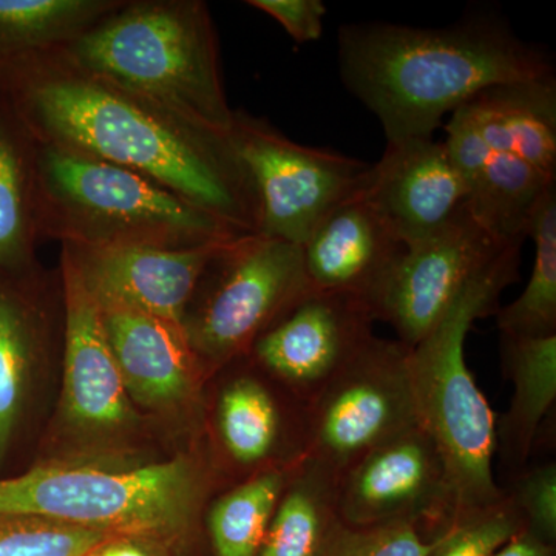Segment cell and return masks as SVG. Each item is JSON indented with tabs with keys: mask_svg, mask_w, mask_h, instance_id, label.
I'll list each match as a JSON object with an SVG mask.
<instances>
[{
	"mask_svg": "<svg viewBox=\"0 0 556 556\" xmlns=\"http://www.w3.org/2000/svg\"><path fill=\"white\" fill-rule=\"evenodd\" d=\"M506 244L490 236L464 207L437 233L405 248L367 300L372 317L391 325L399 342L415 348L464 285Z\"/></svg>",
	"mask_w": 556,
	"mask_h": 556,
	"instance_id": "obj_13",
	"label": "cell"
},
{
	"mask_svg": "<svg viewBox=\"0 0 556 556\" xmlns=\"http://www.w3.org/2000/svg\"><path fill=\"white\" fill-rule=\"evenodd\" d=\"M526 237L535 243L529 283L510 305L496 311L500 336L548 338L556 336V185L538 199Z\"/></svg>",
	"mask_w": 556,
	"mask_h": 556,
	"instance_id": "obj_26",
	"label": "cell"
},
{
	"mask_svg": "<svg viewBox=\"0 0 556 556\" xmlns=\"http://www.w3.org/2000/svg\"><path fill=\"white\" fill-rule=\"evenodd\" d=\"M3 68L14 112L38 144L137 172L241 236L258 232L257 195L230 135L161 112L80 68L60 49Z\"/></svg>",
	"mask_w": 556,
	"mask_h": 556,
	"instance_id": "obj_1",
	"label": "cell"
},
{
	"mask_svg": "<svg viewBox=\"0 0 556 556\" xmlns=\"http://www.w3.org/2000/svg\"><path fill=\"white\" fill-rule=\"evenodd\" d=\"M300 248L311 291L354 295L365 303L405 251L361 193L329 212Z\"/></svg>",
	"mask_w": 556,
	"mask_h": 556,
	"instance_id": "obj_18",
	"label": "cell"
},
{
	"mask_svg": "<svg viewBox=\"0 0 556 556\" xmlns=\"http://www.w3.org/2000/svg\"><path fill=\"white\" fill-rule=\"evenodd\" d=\"M124 0H0V64L58 50Z\"/></svg>",
	"mask_w": 556,
	"mask_h": 556,
	"instance_id": "obj_23",
	"label": "cell"
},
{
	"mask_svg": "<svg viewBox=\"0 0 556 556\" xmlns=\"http://www.w3.org/2000/svg\"><path fill=\"white\" fill-rule=\"evenodd\" d=\"M361 195L408 248L437 233L466 207L467 188L444 141L409 138L387 142Z\"/></svg>",
	"mask_w": 556,
	"mask_h": 556,
	"instance_id": "obj_17",
	"label": "cell"
},
{
	"mask_svg": "<svg viewBox=\"0 0 556 556\" xmlns=\"http://www.w3.org/2000/svg\"><path fill=\"white\" fill-rule=\"evenodd\" d=\"M338 519L354 529L419 525L442 533L453 522L447 464L422 427L371 450L339 479Z\"/></svg>",
	"mask_w": 556,
	"mask_h": 556,
	"instance_id": "obj_12",
	"label": "cell"
},
{
	"mask_svg": "<svg viewBox=\"0 0 556 556\" xmlns=\"http://www.w3.org/2000/svg\"><path fill=\"white\" fill-rule=\"evenodd\" d=\"M338 49L340 78L388 142L433 138L445 116L490 87L555 75L547 51L492 16L444 28L343 25Z\"/></svg>",
	"mask_w": 556,
	"mask_h": 556,
	"instance_id": "obj_2",
	"label": "cell"
},
{
	"mask_svg": "<svg viewBox=\"0 0 556 556\" xmlns=\"http://www.w3.org/2000/svg\"><path fill=\"white\" fill-rule=\"evenodd\" d=\"M105 83L179 121L230 135L217 31L201 0H124L60 49Z\"/></svg>",
	"mask_w": 556,
	"mask_h": 556,
	"instance_id": "obj_4",
	"label": "cell"
},
{
	"mask_svg": "<svg viewBox=\"0 0 556 556\" xmlns=\"http://www.w3.org/2000/svg\"><path fill=\"white\" fill-rule=\"evenodd\" d=\"M496 503L460 515L434 540L427 556H495L521 530L525 519L506 489Z\"/></svg>",
	"mask_w": 556,
	"mask_h": 556,
	"instance_id": "obj_29",
	"label": "cell"
},
{
	"mask_svg": "<svg viewBox=\"0 0 556 556\" xmlns=\"http://www.w3.org/2000/svg\"><path fill=\"white\" fill-rule=\"evenodd\" d=\"M294 468H276L223 489L203 518L208 556H257Z\"/></svg>",
	"mask_w": 556,
	"mask_h": 556,
	"instance_id": "obj_22",
	"label": "cell"
},
{
	"mask_svg": "<svg viewBox=\"0 0 556 556\" xmlns=\"http://www.w3.org/2000/svg\"><path fill=\"white\" fill-rule=\"evenodd\" d=\"M42 328L30 303L0 289V459L20 419Z\"/></svg>",
	"mask_w": 556,
	"mask_h": 556,
	"instance_id": "obj_27",
	"label": "cell"
},
{
	"mask_svg": "<svg viewBox=\"0 0 556 556\" xmlns=\"http://www.w3.org/2000/svg\"><path fill=\"white\" fill-rule=\"evenodd\" d=\"M309 291L298 244L260 233L223 244L182 324L207 375L248 356L255 340Z\"/></svg>",
	"mask_w": 556,
	"mask_h": 556,
	"instance_id": "obj_7",
	"label": "cell"
},
{
	"mask_svg": "<svg viewBox=\"0 0 556 556\" xmlns=\"http://www.w3.org/2000/svg\"><path fill=\"white\" fill-rule=\"evenodd\" d=\"M375 321L362 299L309 291L255 340L248 357L309 405L367 345Z\"/></svg>",
	"mask_w": 556,
	"mask_h": 556,
	"instance_id": "obj_14",
	"label": "cell"
},
{
	"mask_svg": "<svg viewBox=\"0 0 556 556\" xmlns=\"http://www.w3.org/2000/svg\"><path fill=\"white\" fill-rule=\"evenodd\" d=\"M64 388L61 426L72 447L118 455L139 433V415L110 350L101 309L61 252Z\"/></svg>",
	"mask_w": 556,
	"mask_h": 556,
	"instance_id": "obj_10",
	"label": "cell"
},
{
	"mask_svg": "<svg viewBox=\"0 0 556 556\" xmlns=\"http://www.w3.org/2000/svg\"><path fill=\"white\" fill-rule=\"evenodd\" d=\"M525 519L526 529L548 544H556V463L527 466L503 486Z\"/></svg>",
	"mask_w": 556,
	"mask_h": 556,
	"instance_id": "obj_31",
	"label": "cell"
},
{
	"mask_svg": "<svg viewBox=\"0 0 556 556\" xmlns=\"http://www.w3.org/2000/svg\"><path fill=\"white\" fill-rule=\"evenodd\" d=\"M36 190L39 237L61 247L190 249L241 237L137 172L53 146L38 144Z\"/></svg>",
	"mask_w": 556,
	"mask_h": 556,
	"instance_id": "obj_6",
	"label": "cell"
},
{
	"mask_svg": "<svg viewBox=\"0 0 556 556\" xmlns=\"http://www.w3.org/2000/svg\"><path fill=\"white\" fill-rule=\"evenodd\" d=\"M495 556H556V544H548L525 529L504 544Z\"/></svg>",
	"mask_w": 556,
	"mask_h": 556,
	"instance_id": "obj_34",
	"label": "cell"
},
{
	"mask_svg": "<svg viewBox=\"0 0 556 556\" xmlns=\"http://www.w3.org/2000/svg\"><path fill=\"white\" fill-rule=\"evenodd\" d=\"M339 481L303 460L276 508L257 556H318L338 521Z\"/></svg>",
	"mask_w": 556,
	"mask_h": 556,
	"instance_id": "obj_24",
	"label": "cell"
},
{
	"mask_svg": "<svg viewBox=\"0 0 556 556\" xmlns=\"http://www.w3.org/2000/svg\"><path fill=\"white\" fill-rule=\"evenodd\" d=\"M84 556H170L146 541L131 536H110Z\"/></svg>",
	"mask_w": 556,
	"mask_h": 556,
	"instance_id": "obj_33",
	"label": "cell"
},
{
	"mask_svg": "<svg viewBox=\"0 0 556 556\" xmlns=\"http://www.w3.org/2000/svg\"><path fill=\"white\" fill-rule=\"evenodd\" d=\"M552 185L556 181L538 174L525 161L492 150L482 170L467 182L466 207L501 243L525 241L530 214Z\"/></svg>",
	"mask_w": 556,
	"mask_h": 556,
	"instance_id": "obj_25",
	"label": "cell"
},
{
	"mask_svg": "<svg viewBox=\"0 0 556 556\" xmlns=\"http://www.w3.org/2000/svg\"><path fill=\"white\" fill-rule=\"evenodd\" d=\"M223 367L212 405L219 481L237 484L266 470L299 467L308 453V405L270 379L248 356Z\"/></svg>",
	"mask_w": 556,
	"mask_h": 556,
	"instance_id": "obj_11",
	"label": "cell"
},
{
	"mask_svg": "<svg viewBox=\"0 0 556 556\" xmlns=\"http://www.w3.org/2000/svg\"><path fill=\"white\" fill-rule=\"evenodd\" d=\"M409 351L372 336L308 405L306 460L336 479L388 439L417 426Z\"/></svg>",
	"mask_w": 556,
	"mask_h": 556,
	"instance_id": "obj_9",
	"label": "cell"
},
{
	"mask_svg": "<svg viewBox=\"0 0 556 556\" xmlns=\"http://www.w3.org/2000/svg\"><path fill=\"white\" fill-rule=\"evenodd\" d=\"M112 533L35 515H0V556H84Z\"/></svg>",
	"mask_w": 556,
	"mask_h": 556,
	"instance_id": "obj_28",
	"label": "cell"
},
{
	"mask_svg": "<svg viewBox=\"0 0 556 556\" xmlns=\"http://www.w3.org/2000/svg\"><path fill=\"white\" fill-rule=\"evenodd\" d=\"M230 139L257 195V233L298 247L329 212L364 190L371 169L342 153L299 144L240 110Z\"/></svg>",
	"mask_w": 556,
	"mask_h": 556,
	"instance_id": "obj_8",
	"label": "cell"
},
{
	"mask_svg": "<svg viewBox=\"0 0 556 556\" xmlns=\"http://www.w3.org/2000/svg\"><path fill=\"white\" fill-rule=\"evenodd\" d=\"M439 535L428 527L407 522L354 529L338 519L318 556H427Z\"/></svg>",
	"mask_w": 556,
	"mask_h": 556,
	"instance_id": "obj_30",
	"label": "cell"
},
{
	"mask_svg": "<svg viewBox=\"0 0 556 556\" xmlns=\"http://www.w3.org/2000/svg\"><path fill=\"white\" fill-rule=\"evenodd\" d=\"M522 241L508 243L464 285L430 332L409 351L417 422L447 464L453 519L504 495L493 475L496 417L467 367L466 340L478 318L500 309L519 278Z\"/></svg>",
	"mask_w": 556,
	"mask_h": 556,
	"instance_id": "obj_5",
	"label": "cell"
},
{
	"mask_svg": "<svg viewBox=\"0 0 556 556\" xmlns=\"http://www.w3.org/2000/svg\"><path fill=\"white\" fill-rule=\"evenodd\" d=\"M98 306L135 405L161 415L203 409L211 376L190 345L185 325L121 306Z\"/></svg>",
	"mask_w": 556,
	"mask_h": 556,
	"instance_id": "obj_16",
	"label": "cell"
},
{
	"mask_svg": "<svg viewBox=\"0 0 556 556\" xmlns=\"http://www.w3.org/2000/svg\"><path fill=\"white\" fill-rule=\"evenodd\" d=\"M208 453L138 467L53 460L0 479V515H35L138 538L170 556H203V518L223 490Z\"/></svg>",
	"mask_w": 556,
	"mask_h": 556,
	"instance_id": "obj_3",
	"label": "cell"
},
{
	"mask_svg": "<svg viewBox=\"0 0 556 556\" xmlns=\"http://www.w3.org/2000/svg\"><path fill=\"white\" fill-rule=\"evenodd\" d=\"M225 243L190 249L62 244V252L98 305L121 306L182 325L204 270Z\"/></svg>",
	"mask_w": 556,
	"mask_h": 556,
	"instance_id": "obj_15",
	"label": "cell"
},
{
	"mask_svg": "<svg viewBox=\"0 0 556 556\" xmlns=\"http://www.w3.org/2000/svg\"><path fill=\"white\" fill-rule=\"evenodd\" d=\"M9 118L0 112V270L27 266L39 239L38 144L20 116L16 124Z\"/></svg>",
	"mask_w": 556,
	"mask_h": 556,
	"instance_id": "obj_21",
	"label": "cell"
},
{
	"mask_svg": "<svg viewBox=\"0 0 556 556\" xmlns=\"http://www.w3.org/2000/svg\"><path fill=\"white\" fill-rule=\"evenodd\" d=\"M501 361L504 376L514 383V397L495 424V453L511 478L529 466L544 422L555 407L556 336H501Z\"/></svg>",
	"mask_w": 556,
	"mask_h": 556,
	"instance_id": "obj_20",
	"label": "cell"
},
{
	"mask_svg": "<svg viewBox=\"0 0 556 556\" xmlns=\"http://www.w3.org/2000/svg\"><path fill=\"white\" fill-rule=\"evenodd\" d=\"M466 105L493 152L517 156L556 181L555 75L490 87Z\"/></svg>",
	"mask_w": 556,
	"mask_h": 556,
	"instance_id": "obj_19",
	"label": "cell"
},
{
	"mask_svg": "<svg viewBox=\"0 0 556 556\" xmlns=\"http://www.w3.org/2000/svg\"><path fill=\"white\" fill-rule=\"evenodd\" d=\"M247 3L276 20L298 43L314 42L324 33L328 10L321 0H249Z\"/></svg>",
	"mask_w": 556,
	"mask_h": 556,
	"instance_id": "obj_32",
	"label": "cell"
}]
</instances>
